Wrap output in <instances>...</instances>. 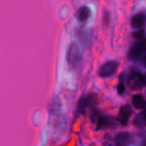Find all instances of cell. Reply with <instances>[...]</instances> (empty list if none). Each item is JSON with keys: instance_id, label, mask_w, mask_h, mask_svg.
Returning a JSON list of instances; mask_svg holds the SVG:
<instances>
[{"instance_id": "10", "label": "cell", "mask_w": 146, "mask_h": 146, "mask_svg": "<svg viewBox=\"0 0 146 146\" xmlns=\"http://www.w3.org/2000/svg\"><path fill=\"white\" fill-rule=\"evenodd\" d=\"M133 104L137 110H142L145 108L146 100L141 94H136L133 97Z\"/></svg>"}, {"instance_id": "17", "label": "cell", "mask_w": 146, "mask_h": 146, "mask_svg": "<svg viewBox=\"0 0 146 146\" xmlns=\"http://www.w3.org/2000/svg\"><path fill=\"white\" fill-rule=\"evenodd\" d=\"M145 145H146V140H145Z\"/></svg>"}, {"instance_id": "8", "label": "cell", "mask_w": 146, "mask_h": 146, "mask_svg": "<svg viewBox=\"0 0 146 146\" xmlns=\"http://www.w3.org/2000/svg\"><path fill=\"white\" fill-rule=\"evenodd\" d=\"M131 142H132V136L130 133L127 132L120 133L115 138V143L118 146L127 145L131 144Z\"/></svg>"}, {"instance_id": "16", "label": "cell", "mask_w": 146, "mask_h": 146, "mask_svg": "<svg viewBox=\"0 0 146 146\" xmlns=\"http://www.w3.org/2000/svg\"><path fill=\"white\" fill-rule=\"evenodd\" d=\"M144 83H145V86H146V74L144 75Z\"/></svg>"}, {"instance_id": "6", "label": "cell", "mask_w": 146, "mask_h": 146, "mask_svg": "<svg viewBox=\"0 0 146 146\" xmlns=\"http://www.w3.org/2000/svg\"><path fill=\"white\" fill-rule=\"evenodd\" d=\"M97 125V129L98 130H103L106 129L109 127H112L113 125H115V120L114 118L107 115H99V116L97 118V120L93 122Z\"/></svg>"}, {"instance_id": "13", "label": "cell", "mask_w": 146, "mask_h": 146, "mask_svg": "<svg viewBox=\"0 0 146 146\" xmlns=\"http://www.w3.org/2000/svg\"><path fill=\"white\" fill-rule=\"evenodd\" d=\"M133 37L135 38H137V39H142V38H145V31L143 30V29H141V28H139L138 31H136V32H134L133 33Z\"/></svg>"}, {"instance_id": "14", "label": "cell", "mask_w": 146, "mask_h": 146, "mask_svg": "<svg viewBox=\"0 0 146 146\" xmlns=\"http://www.w3.org/2000/svg\"><path fill=\"white\" fill-rule=\"evenodd\" d=\"M126 91V86L124 85V83L122 81H121L119 84H118V86H117V92L120 95H122Z\"/></svg>"}, {"instance_id": "7", "label": "cell", "mask_w": 146, "mask_h": 146, "mask_svg": "<svg viewBox=\"0 0 146 146\" xmlns=\"http://www.w3.org/2000/svg\"><path fill=\"white\" fill-rule=\"evenodd\" d=\"M133 114V110L132 108L126 104L121 106V108L120 109V113H119V116H118V121H120V123L122 126H127L128 123V121L131 117Z\"/></svg>"}, {"instance_id": "12", "label": "cell", "mask_w": 146, "mask_h": 146, "mask_svg": "<svg viewBox=\"0 0 146 146\" xmlns=\"http://www.w3.org/2000/svg\"><path fill=\"white\" fill-rule=\"evenodd\" d=\"M90 15H91V9L86 6L81 7L78 11V19L80 21H86L90 17Z\"/></svg>"}, {"instance_id": "15", "label": "cell", "mask_w": 146, "mask_h": 146, "mask_svg": "<svg viewBox=\"0 0 146 146\" xmlns=\"http://www.w3.org/2000/svg\"><path fill=\"white\" fill-rule=\"evenodd\" d=\"M143 62H144V65H145V67L146 68V55L145 56L144 59H143Z\"/></svg>"}, {"instance_id": "5", "label": "cell", "mask_w": 146, "mask_h": 146, "mask_svg": "<svg viewBox=\"0 0 146 146\" xmlns=\"http://www.w3.org/2000/svg\"><path fill=\"white\" fill-rule=\"evenodd\" d=\"M97 101V96L91 94V95H87L86 97L81 98V99L79 102L78 104V109H77V114L78 115H82L86 112V109L94 104L95 102Z\"/></svg>"}, {"instance_id": "4", "label": "cell", "mask_w": 146, "mask_h": 146, "mask_svg": "<svg viewBox=\"0 0 146 146\" xmlns=\"http://www.w3.org/2000/svg\"><path fill=\"white\" fill-rule=\"evenodd\" d=\"M146 52V38L140 39L139 42L133 44L128 53V56L131 59H139L143 54Z\"/></svg>"}, {"instance_id": "11", "label": "cell", "mask_w": 146, "mask_h": 146, "mask_svg": "<svg viewBox=\"0 0 146 146\" xmlns=\"http://www.w3.org/2000/svg\"><path fill=\"white\" fill-rule=\"evenodd\" d=\"M134 125L137 127H146V110L139 114L134 120Z\"/></svg>"}, {"instance_id": "2", "label": "cell", "mask_w": 146, "mask_h": 146, "mask_svg": "<svg viewBox=\"0 0 146 146\" xmlns=\"http://www.w3.org/2000/svg\"><path fill=\"white\" fill-rule=\"evenodd\" d=\"M127 85L133 90H139L144 86V76L139 72H131L127 77Z\"/></svg>"}, {"instance_id": "3", "label": "cell", "mask_w": 146, "mask_h": 146, "mask_svg": "<svg viewBox=\"0 0 146 146\" xmlns=\"http://www.w3.org/2000/svg\"><path fill=\"white\" fill-rule=\"evenodd\" d=\"M119 67V63L116 61L106 62L99 69V75L102 78H108L114 75Z\"/></svg>"}, {"instance_id": "1", "label": "cell", "mask_w": 146, "mask_h": 146, "mask_svg": "<svg viewBox=\"0 0 146 146\" xmlns=\"http://www.w3.org/2000/svg\"><path fill=\"white\" fill-rule=\"evenodd\" d=\"M82 61V52L76 44H72L68 52V62L73 67H78Z\"/></svg>"}, {"instance_id": "9", "label": "cell", "mask_w": 146, "mask_h": 146, "mask_svg": "<svg viewBox=\"0 0 146 146\" xmlns=\"http://www.w3.org/2000/svg\"><path fill=\"white\" fill-rule=\"evenodd\" d=\"M146 22V16L143 13H139L133 16L132 21H131V25L133 28L135 29H139L142 28Z\"/></svg>"}]
</instances>
